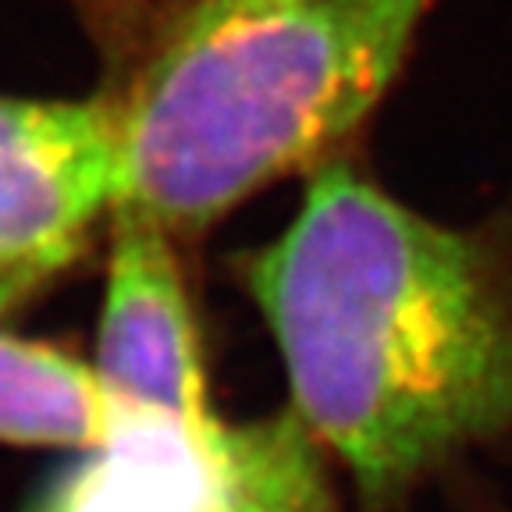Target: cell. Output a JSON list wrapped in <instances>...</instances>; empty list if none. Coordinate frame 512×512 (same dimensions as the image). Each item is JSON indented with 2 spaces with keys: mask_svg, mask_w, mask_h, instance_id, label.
Instances as JSON below:
<instances>
[{
  "mask_svg": "<svg viewBox=\"0 0 512 512\" xmlns=\"http://www.w3.org/2000/svg\"><path fill=\"white\" fill-rule=\"evenodd\" d=\"M296 420L367 502L512 434V274L459 232L331 160L249 267Z\"/></svg>",
  "mask_w": 512,
  "mask_h": 512,
  "instance_id": "6da1fadb",
  "label": "cell"
},
{
  "mask_svg": "<svg viewBox=\"0 0 512 512\" xmlns=\"http://www.w3.org/2000/svg\"><path fill=\"white\" fill-rule=\"evenodd\" d=\"M434 4H185L114 100V210L168 235H200L253 192L320 160L374 114Z\"/></svg>",
  "mask_w": 512,
  "mask_h": 512,
  "instance_id": "7a4b0ae2",
  "label": "cell"
},
{
  "mask_svg": "<svg viewBox=\"0 0 512 512\" xmlns=\"http://www.w3.org/2000/svg\"><path fill=\"white\" fill-rule=\"evenodd\" d=\"M114 200V100L0 96V310L72 264Z\"/></svg>",
  "mask_w": 512,
  "mask_h": 512,
  "instance_id": "3957f363",
  "label": "cell"
},
{
  "mask_svg": "<svg viewBox=\"0 0 512 512\" xmlns=\"http://www.w3.org/2000/svg\"><path fill=\"white\" fill-rule=\"evenodd\" d=\"M96 377L114 409L217 427L203 384L200 342L171 235L146 217L114 210Z\"/></svg>",
  "mask_w": 512,
  "mask_h": 512,
  "instance_id": "277c9868",
  "label": "cell"
},
{
  "mask_svg": "<svg viewBox=\"0 0 512 512\" xmlns=\"http://www.w3.org/2000/svg\"><path fill=\"white\" fill-rule=\"evenodd\" d=\"M235 502V431L118 409L40 512H235Z\"/></svg>",
  "mask_w": 512,
  "mask_h": 512,
  "instance_id": "5b68a950",
  "label": "cell"
},
{
  "mask_svg": "<svg viewBox=\"0 0 512 512\" xmlns=\"http://www.w3.org/2000/svg\"><path fill=\"white\" fill-rule=\"evenodd\" d=\"M118 409L93 367L54 345L0 331V441L96 448Z\"/></svg>",
  "mask_w": 512,
  "mask_h": 512,
  "instance_id": "8992f818",
  "label": "cell"
},
{
  "mask_svg": "<svg viewBox=\"0 0 512 512\" xmlns=\"http://www.w3.org/2000/svg\"><path fill=\"white\" fill-rule=\"evenodd\" d=\"M310 434L299 420L235 431L239 502L235 512H324L320 480L313 477Z\"/></svg>",
  "mask_w": 512,
  "mask_h": 512,
  "instance_id": "52a82bcc",
  "label": "cell"
}]
</instances>
